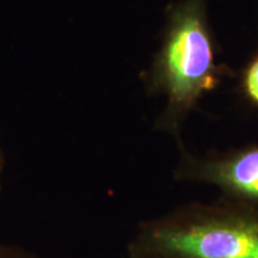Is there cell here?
<instances>
[{
	"label": "cell",
	"instance_id": "5b68a950",
	"mask_svg": "<svg viewBox=\"0 0 258 258\" xmlns=\"http://www.w3.org/2000/svg\"><path fill=\"white\" fill-rule=\"evenodd\" d=\"M0 258H49L32 252L17 245L0 243Z\"/></svg>",
	"mask_w": 258,
	"mask_h": 258
},
{
	"label": "cell",
	"instance_id": "6da1fadb",
	"mask_svg": "<svg viewBox=\"0 0 258 258\" xmlns=\"http://www.w3.org/2000/svg\"><path fill=\"white\" fill-rule=\"evenodd\" d=\"M209 0H175L165 10L159 49L148 70L150 92L165 105L154 129L183 145V128L207 93L220 85L231 70L217 61L208 14Z\"/></svg>",
	"mask_w": 258,
	"mask_h": 258
},
{
	"label": "cell",
	"instance_id": "8992f818",
	"mask_svg": "<svg viewBox=\"0 0 258 258\" xmlns=\"http://www.w3.org/2000/svg\"><path fill=\"white\" fill-rule=\"evenodd\" d=\"M4 166H5L4 153H3L2 147H0V192H2V189H3V173H4Z\"/></svg>",
	"mask_w": 258,
	"mask_h": 258
},
{
	"label": "cell",
	"instance_id": "3957f363",
	"mask_svg": "<svg viewBox=\"0 0 258 258\" xmlns=\"http://www.w3.org/2000/svg\"><path fill=\"white\" fill-rule=\"evenodd\" d=\"M176 182L209 185L227 201L258 208V144L196 154L180 145Z\"/></svg>",
	"mask_w": 258,
	"mask_h": 258
},
{
	"label": "cell",
	"instance_id": "277c9868",
	"mask_svg": "<svg viewBox=\"0 0 258 258\" xmlns=\"http://www.w3.org/2000/svg\"><path fill=\"white\" fill-rule=\"evenodd\" d=\"M240 90L249 104L258 109V54L249 61L241 73Z\"/></svg>",
	"mask_w": 258,
	"mask_h": 258
},
{
	"label": "cell",
	"instance_id": "7a4b0ae2",
	"mask_svg": "<svg viewBox=\"0 0 258 258\" xmlns=\"http://www.w3.org/2000/svg\"><path fill=\"white\" fill-rule=\"evenodd\" d=\"M127 258H258V208L220 198L139 224Z\"/></svg>",
	"mask_w": 258,
	"mask_h": 258
}]
</instances>
